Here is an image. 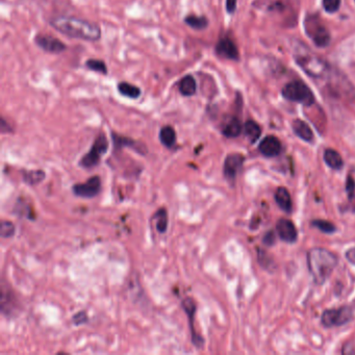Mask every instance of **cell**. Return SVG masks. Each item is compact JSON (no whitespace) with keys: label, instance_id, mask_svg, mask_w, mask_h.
Returning a JSON list of instances; mask_svg holds the SVG:
<instances>
[{"label":"cell","instance_id":"obj_1","mask_svg":"<svg viewBox=\"0 0 355 355\" xmlns=\"http://www.w3.org/2000/svg\"><path fill=\"white\" fill-rule=\"evenodd\" d=\"M56 31L72 39L96 42L101 39V28L98 24L72 16L59 15L49 20Z\"/></svg>","mask_w":355,"mask_h":355},{"label":"cell","instance_id":"obj_2","mask_svg":"<svg viewBox=\"0 0 355 355\" xmlns=\"http://www.w3.org/2000/svg\"><path fill=\"white\" fill-rule=\"evenodd\" d=\"M308 266L315 283L322 285L338 266V259L332 251L317 247L308 253Z\"/></svg>","mask_w":355,"mask_h":355},{"label":"cell","instance_id":"obj_3","mask_svg":"<svg viewBox=\"0 0 355 355\" xmlns=\"http://www.w3.org/2000/svg\"><path fill=\"white\" fill-rule=\"evenodd\" d=\"M283 96L286 99L310 106L315 102V96L307 84L299 80H294L285 85Z\"/></svg>","mask_w":355,"mask_h":355},{"label":"cell","instance_id":"obj_4","mask_svg":"<svg viewBox=\"0 0 355 355\" xmlns=\"http://www.w3.org/2000/svg\"><path fill=\"white\" fill-rule=\"evenodd\" d=\"M108 149V142L103 132L98 134L95 139L91 149L88 153H85L79 162V165L85 169H91L99 164L103 154L106 153Z\"/></svg>","mask_w":355,"mask_h":355},{"label":"cell","instance_id":"obj_5","mask_svg":"<svg viewBox=\"0 0 355 355\" xmlns=\"http://www.w3.org/2000/svg\"><path fill=\"white\" fill-rule=\"evenodd\" d=\"M305 30L318 47H326L330 43V33L316 17H308L305 20Z\"/></svg>","mask_w":355,"mask_h":355},{"label":"cell","instance_id":"obj_6","mask_svg":"<svg viewBox=\"0 0 355 355\" xmlns=\"http://www.w3.org/2000/svg\"><path fill=\"white\" fill-rule=\"evenodd\" d=\"M353 318V311L349 307H342L339 309L327 310L322 315V324L327 327H337L349 323Z\"/></svg>","mask_w":355,"mask_h":355},{"label":"cell","instance_id":"obj_7","mask_svg":"<svg viewBox=\"0 0 355 355\" xmlns=\"http://www.w3.org/2000/svg\"><path fill=\"white\" fill-rule=\"evenodd\" d=\"M296 60L298 65L313 77H322L328 71L324 60L315 55H300L297 56Z\"/></svg>","mask_w":355,"mask_h":355},{"label":"cell","instance_id":"obj_8","mask_svg":"<svg viewBox=\"0 0 355 355\" xmlns=\"http://www.w3.org/2000/svg\"><path fill=\"white\" fill-rule=\"evenodd\" d=\"M34 43L42 50L48 53H63L67 49V46L63 41L47 33H39L38 35H35Z\"/></svg>","mask_w":355,"mask_h":355},{"label":"cell","instance_id":"obj_9","mask_svg":"<svg viewBox=\"0 0 355 355\" xmlns=\"http://www.w3.org/2000/svg\"><path fill=\"white\" fill-rule=\"evenodd\" d=\"M101 190V179L99 176H93L84 183H77L72 187V191L78 197L93 198Z\"/></svg>","mask_w":355,"mask_h":355},{"label":"cell","instance_id":"obj_10","mask_svg":"<svg viewBox=\"0 0 355 355\" xmlns=\"http://www.w3.org/2000/svg\"><path fill=\"white\" fill-rule=\"evenodd\" d=\"M181 307H182V310L186 312V314H187V316L189 318V325H190L193 344L197 348H200L204 344V340L202 339V337L200 335H198L197 333H196V329H195V326H194L196 309H197V308H196V303H195L194 299L188 297V298H185L182 300Z\"/></svg>","mask_w":355,"mask_h":355},{"label":"cell","instance_id":"obj_11","mask_svg":"<svg viewBox=\"0 0 355 355\" xmlns=\"http://www.w3.org/2000/svg\"><path fill=\"white\" fill-rule=\"evenodd\" d=\"M244 156L239 153H234L229 154L225 158L224 162V167H223V173L224 176L226 177L227 180L232 181L235 180L237 175L239 174L240 170L243 167L244 164Z\"/></svg>","mask_w":355,"mask_h":355},{"label":"cell","instance_id":"obj_12","mask_svg":"<svg viewBox=\"0 0 355 355\" xmlns=\"http://www.w3.org/2000/svg\"><path fill=\"white\" fill-rule=\"evenodd\" d=\"M216 53L220 57L231 60H238L240 58L237 45L231 39L227 38V36H224V38L219 40L216 45Z\"/></svg>","mask_w":355,"mask_h":355},{"label":"cell","instance_id":"obj_13","mask_svg":"<svg viewBox=\"0 0 355 355\" xmlns=\"http://www.w3.org/2000/svg\"><path fill=\"white\" fill-rule=\"evenodd\" d=\"M276 230L279 238L287 242V243H294L297 240V229L294 225L291 220L288 219H280L277 222Z\"/></svg>","mask_w":355,"mask_h":355},{"label":"cell","instance_id":"obj_14","mask_svg":"<svg viewBox=\"0 0 355 355\" xmlns=\"http://www.w3.org/2000/svg\"><path fill=\"white\" fill-rule=\"evenodd\" d=\"M281 149H283V147H281L280 141L274 136H268L264 138L259 146L260 152L267 157H275L279 155Z\"/></svg>","mask_w":355,"mask_h":355},{"label":"cell","instance_id":"obj_15","mask_svg":"<svg viewBox=\"0 0 355 355\" xmlns=\"http://www.w3.org/2000/svg\"><path fill=\"white\" fill-rule=\"evenodd\" d=\"M112 137H113V142L115 144V147H118V148L128 146V147H130V148L134 149L137 152H139L141 154H145L146 151H147L145 145H143V144H141L139 142L133 141L130 138L122 137V136H120V134H117V133H113Z\"/></svg>","mask_w":355,"mask_h":355},{"label":"cell","instance_id":"obj_16","mask_svg":"<svg viewBox=\"0 0 355 355\" xmlns=\"http://www.w3.org/2000/svg\"><path fill=\"white\" fill-rule=\"evenodd\" d=\"M242 123L237 117H230L222 126V133L226 138H237L242 132Z\"/></svg>","mask_w":355,"mask_h":355},{"label":"cell","instance_id":"obj_17","mask_svg":"<svg viewBox=\"0 0 355 355\" xmlns=\"http://www.w3.org/2000/svg\"><path fill=\"white\" fill-rule=\"evenodd\" d=\"M178 91L183 97L194 96L197 92V81L191 74L186 75L178 83Z\"/></svg>","mask_w":355,"mask_h":355},{"label":"cell","instance_id":"obj_18","mask_svg":"<svg viewBox=\"0 0 355 355\" xmlns=\"http://www.w3.org/2000/svg\"><path fill=\"white\" fill-rule=\"evenodd\" d=\"M293 130L301 140L305 142H313L314 133L308 123L304 121L297 119L293 122Z\"/></svg>","mask_w":355,"mask_h":355},{"label":"cell","instance_id":"obj_19","mask_svg":"<svg viewBox=\"0 0 355 355\" xmlns=\"http://www.w3.org/2000/svg\"><path fill=\"white\" fill-rule=\"evenodd\" d=\"M118 92L129 99H139L142 95V90L136 84L127 81H120L117 85Z\"/></svg>","mask_w":355,"mask_h":355},{"label":"cell","instance_id":"obj_20","mask_svg":"<svg viewBox=\"0 0 355 355\" xmlns=\"http://www.w3.org/2000/svg\"><path fill=\"white\" fill-rule=\"evenodd\" d=\"M275 200H276L277 205L284 212H286V213L292 212V207H293L292 198H291V195H290L289 191L286 188L280 187L277 189V191L275 193Z\"/></svg>","mask_w":355,"mask_h":355},{"label":"cell","instance_id":"obj_21","mask_svg":"<svg viewBox=\"0 0 355 355\" xmlns=\"http://www.w3.org/2000/svg\"><path fill=\"white\" fill-rule=\"evenodd\" d=\"M160 141L167 147V148H173L176 144V131L170 125L163 126L160 130Z\"/></svg>","mask_w":355,"mask_h":355},{"label":"cell","instance_id":"obj_22","mask_svg":"<svg viewBox=\"0 0 355 355\" xmlns=\"http://www.w3.org/2000/svg\"><path fill=\"white\" fill-rule=\"evenodd\" d=\"M324 161L328 167L334 170H340L344 166V161L341 154L335 149H327L324 153Z\"/></svg>","mask_w":355,"mask_h":355},{"label":"cell","instance_id":"obj_23","mask_svg":"<svg viewBox=\"0 0 355 355\" xmlns=\"http://www.w3.org/2000/svg\"><path fill=\"white\" fill-rule=\"evenodd\" d=\"M185 23L188 26L196 30H202L209 26V20L205 16H197V15H188L185 18Z\"/></svg>","mask_w":355,"mask_h":355},{"label":"cell","instance_id":"obj_24","mask_svg":"<svg viewBox=\"0 0 355 355\" xmlns=\"http://www.w3.org/2000/svg\"><path fill=\"white\" fill-rule=\"evenodd\" d=\"M244 130H245V134H246V137L250 140L251 143H254V142L258 141V139L261 137V133H262V129H261L260 125L252 120H249L246 122V123H245Z\"/></svg>","mask_w":355,"mask_h":355},{"label":"cell","instance_id":"obj_25","mask_svg":"<svg viewBox=\"0 0 355 355\" xmlns=\"http://www.w3.org/2000/svg\"><path fill=\"white\" fill-rule=\"evenodd\" d=\"M45 178V172L42 170H31V171H24L23 172V180L30 186H35L38 183L42 182Z\"/></svg>","mask_w":355,"mask_h":355},{"label":"cell","instance_id":"obj_26","mask_svg":"<svg viewBox=\"0 0 355 355\" xmlns=\"http://www.w3.org/2000/svg\"><path fill=\"white\" fill-rule=\"evenodd\" d=\"M85 67H87L89 70L100 73V74L106 75L108 73L106 64L103 62L102 59H98V58H89L87 62H85Z\"/></svg>","mask_w":355,"mask_h":355},{"label":"cell","instance_id":"obj_27","mask_svg":"<svg viewBox=\"0 0 355 355\" xmlns=\"http://www.w3.org/2000/svg\"><path fill=\"white\" fill-rule=\"evenodd\" d=\"M156 230L160 234H165L168 228V213L165 209H160L155 214Z\"/></svg>","mask_w":355,"mask_h":355},{"label":"cell","instance_id":"obj_28","mask_svg":"<svg viewBox=\"0 0 355 355\" xmlns=\"http://www.w3.org/2000/svg\"><path fill=\"white\" fill-rule=\"evenodd\" d=\"M312 225L320 231L325 232V234H334V232L337 231L336 225L332 222L326 221V220H314V221H312Z\"/></svg>","mask_w":355,"mask_h":355},{"label":"cell","instance_id":"obj_29","mask_svg":"<svg viewBox=\"0 0 355 355\" xmlns=\"http://www.w3.org/2000/svg\"><path fill=\"white\" fill-rule=\"evenodd\" d=\"M15 235V225L10 221L3 220L1 222V229H0V236L3 239H9Z\"/></svg>","mask_w":355,"mask_h":355},{"label":"cell","instance_id":"obj_30","mask_svg":"<svg viewBox=\"0 0 355 355\" xmlns=\"http://www.w3.org/2000/svg\"><path fill=\"white\" fill-rule=\"evenodd\" d=\"M323 6L327 13H336L341 6V0H323Z\"/></svg>","mask_w":355,"mask_h":355},{"label":"cell","instance_id":"obj_31","mask_svg":"<svg viewBox=\"0 0 355 355\" xmlns=\"http://www.w3.org/2000/svg\"><path fill=\"white\" fill-rule=\"evenodd\" d=\"M346 192L348 194L349 199L355 198V181L351 176H348L346 182Z\"/></svg>","mask_w":355,"mask_h":355},{"label":"cell","instance_id":"obj_32","mask_svg":"<svg viewBox=\"0 0 355 355\" xmlns=\"http://www.w3.org/2000/svg\"><path fill=\"white\" fill-rule=\"evenodd\" d=\"M88 321V316L84 312H80L78 314H76L74 317H73V322H74L75 325H80L83 323H87Z\"/></svg>","mask_w":355,"mask_h":355},{"label":"cell","instance_id":"obj_33","mask_svg":"<svg viewBox=\"0 0 355 355\" xmlns=\"http://www.w3.org/2000/svg\"><path fill=\"white\" fill-rule=\"evenodd\" d=\"M238 0H226V10L228 14H234L237 8Z\"/></svg>","mask_w":355,"mask_h":355},{"label":"cell","instance_id":"obj_34","mask_svg":"<svg viewBox=\"0 0 355 355\" xmlns=\"http://www.w3.org/2000/svg\"><path fill=\"white\" fill-rule=\"evenodd\" d=\"M264 243L266 245H268V246H271V245H273L275 243V236H274L273 231H269L268 234L264 237Z\"/></svg>","mask_w":355,"mask_h":355},{"label":"cell","instance_id":"obj_35","mask_svg":"<svg viewBox=\"0 0 355 355\" xmlns=\"http://www.w3.org/2000/svg\"><path fill=\"white\" fill-rule=\"evenodd\" d=\"M345 256H346V259H347L350 263H352V264L355 265V248L349 249V250L346 252Z\"/></svg>","mask_w":355,"mask_h":355},{"label":"cell","instance_id":"obj_36","mask_svg":"<svg viewBox=\"0 0 355 355\" xmlns=\"http://www.w3.org/2000/svg\"><path fill=\"white\" fill-rule=\"evenodd\" d=\"M1 131L2 132H7V131H10V128H9V125L6 124V122L5 120L2 118L1 119Z\"/></svg>","mask_w":355,"mask_h":355}]
</instances>
